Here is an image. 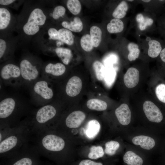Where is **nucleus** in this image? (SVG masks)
<instances>
[{
    "instance_id": "obj_1",
    "label": "nucleus",
    "mask_w": 165,
    "mask_h": 165,
    "mask_svg": "<svg viewBox=\"0 0 165 165\" xmlns=\"http://www.w3.org/2000/svg\"><path fill=\"white\" fill-rule=\"evenodd\" d=\"M34 134L30 117H27L17 126L0 129V159L8 158L33 141Z\"/></svg>"
},
{
    "instance_id": "obj_15",
    "label": "nucleus",
    "mask_w": 165,
    "mask_h": 165,
    "mask_svg": "<svg viewBox=\"0 0 165 165\" xmlns=\"http://www.w3.org/2000/svg\"><path fill=\"white\" fill-rule=\"evenodd\" d=\"M101 125L99 122L96 119L89 121L87 123L85 130V134L89 138H94L99 133Z\"/></svg>"
},
{
    "instance_id": "obj_27",
    "label": "nucleus",
    "mask_w": 165,
    "mask_h": 165,
    "mask_svg": "<svg viewBox=\"0 0 165 165\" xmlns=\"http://www.w3.org/2000/svg\"><path fill=\"white\" fill-rule=\"evenodd\" d=\"M127 49L129 51L127 58L130 61L135 60L139 56L140 50L138 45L133 42H130L127 45Z\"/></svg>"
},
{
    "instance_id": "obj_31",
    "label": "nucleus",
    "mask_w": 165,
    "mask_h": 165,
    "mask_svg": "<svg viewBox=\"0 0 165 165\" xmlns=\"http://www.w3.org/2000/svg\"><path fill=\"white\" fill-rule=\"evenodd\" d=\"M119 146V143L116 141H108L105 144V153L108 155L113 156L115 154Z\"/></svg>"
},
{
    "instance_id": "obj_13",
    "label": "nucleus",
    "mask_w": 165,
    "mask_h": 165,
    "mask_svg": "<svg viewBox=\"0 0 165 165\" xmlns=\"http://www.w3.org/2000/svg\"><path fill=\"white\" fill-rule=\"evenodd\" d=\"M139 80V71L134 67L129 68L124 76V83L128 88H131L135 87L138 84Z\"/></svg>"
},
{
    "instance_id": "obj_22",
    "label": "nucleus",
    "mask_w": 165,
    "mask_h": 165,
    "mask_svg": "<svg viewBox=\"0 0 165 165\" xmlns=\"http://www.w3.org/2000/svg\"><path fill=\"white\" fill-rule=\"evenodd\" d=\"M86 105L89 109L97 111H104L107 108V104L105 101L95 98L88 100L86 103Z\"/></svg>"
},
{
    "instance_id": "obj_19",
    "label": "nucleus",
    "mask_w": 165,
    "mask_h": 165,
    "mask_svg": "<svg viewBox=\"0 0 165 165\" xmlns=\"http://www.w3.org/2000/svg\"><path fill=\"white\" fill-rule=\"evenodd\" d=\"M148 56L153 58L157 57L163 49L160 42L157 40L152 39L148 42Z\"/></svg>"
},
{
    "instance_id": "obj_11",
    "label": "nucleus",
    "mask_w": 165,
    "mask_h": 165,
    "mask_svg": "<svg viewBox=\"0 0 165 165\" xmlns=\"http://www.w3.org/2000/svg\"><path fill=\"white\" fill-rule=\"evenodd\" d=\"M86 117L85 113L81 111H74L68 115L66 118L65 125L68 128H77L83 122Z\"/></svg>"
},
{
    "instance_id": "obj_5",
    "label": "nucleus",
    "mask_w": 165,
    "mask_h": 165,
    "mask_svg": "<svg viewBox=\"0 0 165 165\" xmlns=\"http://www.w3.org/2000/svg\"><path fill=\"white\" fill-rule=\"evenodd\" d=\"M28 58L20 61L19 67L23 83L31 85L39 78L42 67L39 64Z\"/></svg>"
},
{
    "instance_id": "obj_2",
    "label": "nucleus",
    "mask_w": 165,
    "mask_h": 165,
    "mask_svg": "<svg viewBox=\"0 0 165 165\" xmlns=\"http://www.w3.org/2000/svg\"><path fill=\"white\" fill-rule=\"evenodd\" d=\"M26 110L24 106L13 97L2 99L0 102V129L12 128L18 126L22 121L21 118Z\"/></svg>"
},
{
    "instance_id": "obj_40",
    "label": "nucleus",
    "mask_w": 165,
    "mask_h": 165,
    "mask_svg": "<svg viewBox=\"0 0 165 165\" xmlns=\"http://www.w3.org/2000/svg\"><path fill=\"white\" fill-rule=\"evenodd\" d=\"M142 1L145 2H149L151 0H142Z\"/></svg>"
},
{
    "instance_id": "obj_41",
    "label": "nucleus",
    "mask_w": 165,
    "mask_h": 165,
    "mask_svg": "<svg viewBox=\"0 0 165 165\" xmlns=\"http://www.w3.org/2000/svg\"><path fill=\"white\" fill-rule=\"evenodd\" d=\"M127 1H130V2H132L134 1V0H128Z\"/></svg>"
},
{
    "instance_id": "obj_35",
    "label": "nucleus",
    "mask_w": 165,
    "mask_h": 165,
    "mask_svg": "<svg viewBox=\"0 0 165 165\" xmlns=\"http://www.w3.org/2000/svg\"><path fill=\"white\" fill-rule=\"evenodd\" d=\"M65 12L66 9L64 6H57L53 10L52 17L54 19H57L64 16Z\"/></svg>"
},
{
    "instance_id": "obj_21",
    "label": "nucleus",
    "mask_w": 165,
    "mask_h": 165,
    "mask_svg": "<svg viewBox=\"0 0 165 165\" xmlns=\"http://www.w3.org/2000/svg\"><path fill=\"white\" fill-rule=\"evenodd\" d=\"M124 24L120 19L113 18L108 24L107 28L110 33H116L121 32L123 30Z\"/></svg>"
},
{
    "instance_id": "obj_33",
    "label": "nucleus",
    "mask_w": 165,
    "mask_h": 165,
    "mask_svg": "<svg viewBox=\"0 0 165 165\" xmlns=\"http://www.w3.org/2000/svg\"><path fill=\"white\" fill-rule=\"evenodd\" d=\"M155 93L158 99L165 103V85L160 84L157 85L156 88Z\"/></svg>"
},
{
    "instance_id": "obj_20",
    "label": "nucleus",
    "mask_w": 165,
    "mask_h": 165,
    "mask_svg": "<svg viewBox=\"0 0 165 165\" xmlns=\"http://www.w3.org/2000/svg\"><path fill=\"white\" fill-rule=\"evenodd\" d=\"M55 52L57 56L59 57L64 64L68 65L72 57L71 50L68 48L57 47Z\"/></svg>"
},
{
    "instance_id": "obj_32",
    "label": "nucleus",
    "mask_w": 165,
    "mask_h": 165,
    "mask_svg": "<svg viewBox=\"0 0 165 165\" xmlns=\"http://www.w3.org/2000/svg\"><path fill=\"white\" fill-rule=\"evenodd\" d=\"M80 42L82 48L86 52L90 51L94 47L90 35L89 34L83 35L80 39Z\"/></svg>"
},
{
    "instance_id": "obj_18",
    "label": "nucleus",
    "mask_w": 165,
    "mask_h": 165,
    "mask_svg": "<svg viewBox=\"0 0 165 165\" xmlns=\"http://www.w3.org/2000/svg\"><path fill=\"white\" fill-rule=\"evenodd\" d=\"M11 15L9 10L7 8L1 7L0 8V29H6L10 24Z\"/></svg>"
},
{
    "instance_id": "obj_16",
    "label": "nucleus",
    "mask_w": 165,
    "mask_h": 165,
    "mask_svg": "<svg viewBox=\"0 0 165 165\" xmlns=\"http://www.w3.org/2000/svg\"><path fill=\"white\" fill-rule=\"evenodd\" d=\"M123 161L127 165H142L143 163L141 157L131 151L125 153L123 156Z\"/></svg>"
},
{
    "instance_id": "obj_17",
    "label": "nucleus",
    "mask_w": 165,
    "mask_h": 165,
    "mask_svg": "<svg viewBox=\"0 0 165 165\" xmlns=\"http://www.w3.org/2000/svg\"><path fill=\"white\" fill-rule=\"evenodd\" d=\"M61 24L65 28L74 32H80L83 29L82 23L80 19L77 17H74L73 20L70 22L63 21Z\"/></svg>"
},
{
    "instance_id": "obj_7",
    "label": "nucleus",
    "mask_w": 165,
    "mask_h": 165,
    "mask_svg": "<svg viewBox=\"0 0 165 165\" xmlns=\"http://www.w3.org/2000/svg\"><path fill=\"white\" fill-rule=\"evenodd\" d=\"M0 79L6 85L18 86L23 83L19 66L13 63H8L0 69Z\"/></svg>"
},
{
    "instance_id": "obj_28",
    "label": "nucleus",
    "mask_w": 165,
    "mask_h": 165,
    "mask_svg": "<svg viewBox=\"0 0 165 165\" xmlns=\"http://www.w3.org/2000/svg\"><path fill=\"white\" fill-rule=\"evenodd\" d=\"M93 67L97 79L99 81L103 80L105 73V68L103 64L99 61H96L93 63Z\"/></svg>"
},
{
    "instance_id": "obj_14",
    "label": "nucleus",
    "mask_w": 165,
    "mask_h": 165,
    "mask_svg": "<svg viewBox=\"0 0 165 165\" xmlns=\"http://www.w3.org/2000/svg\"><path fill=\"white\" fill-rule=\"evenodd\" d=\"M132 142L134 145H139L141 148L146 150L151 149L155 145V140L153 138L145 135L134 137L132 139Z\"/></svg>"
},
{
    "instance_id": "obj_30",
    "label": "nucleus",
    "mask_w": 165,
    "mask_h": 165,
    "mask_svg": "<svg viewBox=\"0 0 165 165\" xmlns=\"http://www.w3.org/2000/svg\"><path fill=\"white\" fill-rule=\"evenodd\" d=\"M104 155V152L101 146H93L90 148L88 157L91 159L95 160L103 157Z\"/></svg>"
},
{
    "instance_id": "obj_25",
    "label": "nucleus",
    "mask_w": 165,
    "mask_h": 165,
    "mask_svg": "<svg viewBox=\"0 0 165 165\" xmlns=\"http://www.w3.org/2000/svg\"><path fill=\"white\" fill-rule=\"evenodd\" d=\"M128 9V6L127 2L125 1H122L114 9L112 16L115 18H123L126 16Z\"/></svg>"
},
{
    "instance_id": "obj_39",
    "label": "nucleus",
    "mask_w": 165,
    "mask_h": 165,
    "mask_svg": "<svg viewBox=\"0 0 165 165\" xmlns=\"http://www.w3.org/2000/svg\"><path fill=\"white\" fill-rule=\"evenodd\" d=\"M160 57L161 60L165 63V47L162 49L161 52Z\"/></svg>"
},
{
    "instance_id": "obj_37",
    "label": "nucleus",
    "mask_w": 165,
    "mask_h": 165,
    "mask_svg": "<svg viewBox=\"0 0 165 165\" xmlns=\"http://www.w3.org/2000/svg\"><path fill=\"white\" fill-rule=\"evenodd\" d=\"M78 165H104L100 162H97L89 159L84 160L80 161Z\"/></svg>"
},
{
    "instance_id": "obj_12",
    "label": "nucleus",
    "mask_w": 165,
    "mask_h": 165,
    "mask_svg": "<svg viewBox=\"0 0 165 165\" xmlns=\"http://www.w3.org/2000/svg\"><path fill=\"white\" fill-rule=\"evenodd\" d=\"M115 113L118 121L121 124L126 126L130 123L131 118V112L127 104H122L116 109Z\"/></svg>"
},
{
    "instance_id": "obj_3",
    "label": "nucleus",
    "mask_w": 165,
    "mask_h": 165,
    "mask_svg": "<svg viewBox=\"0 0 165 165\" xmlns=\"http://www.w3.org/2000/svg\"><path fill=\"white\" fill-rule=\"evenodd\" d=\"M32 141L10 157L1 159L0 165H42L40 155L34 143H31Z\"/></svg>"
},
{
    "instance_id": "obj_23",
    "label": "nucleus",
    "mask_w": 165,
    "mask_h": 165,
    "mask_svg": "<svg viewBox=\"0 0 165 165\" xmlns=\"http://www.w3.org/2000/svg\"><path fill=\"white\" fill-rule=\"evenodd\" d=\"M90 32L93 46L97 47L99 45L101 41V31L97 26H93L90 28Z\"/></svg>"
},
{
    "instance_id": "obj_38",
    "label": "nucleus",
    "mask_w": 165,
    "mask_h": 165,
    "mask_svg": "<svg viewBox=\"0 0 165 165\" xmlns=\"http://www.w3.org/2000/svg\"><path fill=\"white\" fill-rule=\"evenodd\" d=\"M16 1L14 0H0V4L4 6H8L10 5Z\"/></svg>"
},
{
    "instance_id": "obj_8",
    "label": "nucleus",
    "mask_w": 165,
    "mask_h": 165,
    "mask_svg": "<svg viewBox=\"0 0 165 165\" xmlns=\"http://www.w3.org/2000/svg\"><path fill=\"white\" fill-rule=\"evenodd\" d=\"M66 71V68L64 64L61 63H49L42 67L41 77L50 82L53 78L64 75Z\"/></svg>"
},
{
    "instance_id": "obj_29",
    "label": "nucleus",
    "mask_w": 165,
    "mask_h": 165,
    "mask_svg": "<svg viewBox=\"0 0 165 165\" xmlns=\"http://www.w3.org/2000/svg\"><path fill=\"white\" fill-rule=\"evenodd\" d=\"M66 5L69 10L73 15H77L80 13L81 9V5L79 0H68Z\"/></svg>"
},
{
    "instance_id": "obj_6",
    "label": "nucleus",
    "mask_w": 165,
    "mask_h": 165,
    "mask_svg": "<svg viewBox=\"0 0 165 165\" xmlns=\"http://www.w3.org/2000/svg\"><path fill=\"white\" fill-rule=\"evenodd\" d=\"M47 17L41 9L36 8L30 13L23 27L24 32L28 35H34L39 31L40 27L45 23Z\"/></svg>"
},
{
    "instance_id": "obj_9",
    "label": "nucleus",
    "mask_w": 165,
    "mask_h": 165,
    "mask_svg": "<svg viewBox=\"0 0 165 165\" xmlns=\"http://www.w3.org/2000/svg\"><path fill=\"white\" fill-rule=\"evenodd\" d=\"M143 109L147 118L150 121L159 123L163 119V116L158 107L149 101H145L143 105Z\"/></svg>"
},
{
    "instance_id": "obj_26",
    "label": "nucleus",
    "mask_w": 165,
    "mask_h": 165,
    "mask_svg": "<svg viewBox=\"0 0 165 165\" xmlns=\"http://www.w3.org/2000/svg\"><path fill=\"white\" fill-rule=\"evenodd\" d=\"M136 20L138 23L139 28L141 31L145 30L148 27L152 25L154 22L152 18L145 17L141 13L137 15Z\"/></svg>"
},
{
    "instance_id": "obj_4",
    "label": "nucleus",
    "mask_w": 165,
    "mask_h": 165,
    "mask_svg": "<svg viewBox=\"0 0 165 165\" xmlns=\"http://www.w3.org/2000/svg\"><path fill=\"white\" fill-rule=\"evenodd\" d=\"M50 82L41 77L31 85L32 95L36 105L42 106L47 104L53 98L54 93Z\"/></svg>"
},
{
    "instance_id": "obj_24",
    "label": "nucleus",
    "mask_w": 165,
    "mask_h": 165,
    "mask_svg": "<svg viewBox=\"0 0 165 165\" xmlns=\"http://www.w3.org/2000/svg\"><path fill=\"white\" fill-rule=\"evenodd\" d=\"M59 40L69 45L74 42V38L71 31L65 28H62L58 30Z\"/></svg>"
},
{
    "instance_id": "obj_10",
    "label": "nucleus",
    "mask_w": 165,
    "mask_h": 165,
    "mask_svg": "<svg viewBox=\"0 0 165 165\" xmlns=\"http://www.w3.org/2000/svg\"><path fill=\"white\" fill-rule=\"evenodd\" d=\"M82 87V81L79 77L74 76L68 81L65 87V92L69 97H74L80 93Z\"/></svg>"
},
{
    "instance_id": "obj_34",
    "label": "nucleus",
    "mask_w": 165,
    "mask_h": 165,
    "mask_svg": "<svg viewBox=\"0 0 165 165\" xmlns=\"http://www.w3.org/2000/svg\"><path fill=\"white\" fill-rule=\"evenodd\" d=\"M0 59L1 61L7 59L6 42L2 38L0 39Z\"/></svg>"
},
{
    "instance_id": "obj_36",
    "label": "nucleus",
    "mask_w": 165,
    "mask_h": 165,
    "mask_svg": "<svg viewBox=\"0 0 165 165\" xmlns=\"http://www.w3.org/2000/svg\"><path fill=\"white\" fill-rule=\"evenodd\" d=\"M48 33L50 39L53 40H59L58 30L53 28H50L48 31Z\"/></svg>"
}]
</instances>
